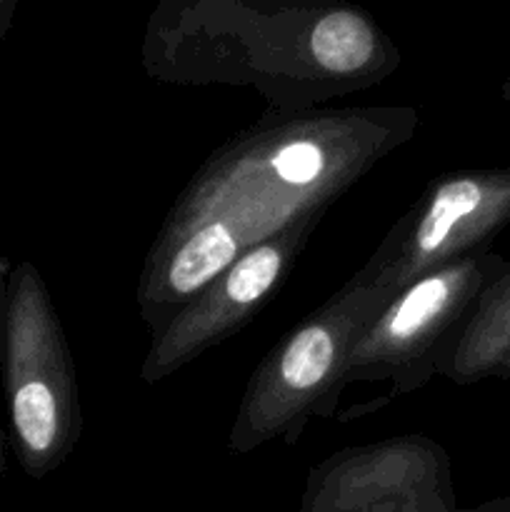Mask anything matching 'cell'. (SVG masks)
<instances>
[{"instance_id":"1","label":"cell","mask_w":510,"mask_h":512,"mask_svg":"<svg viewBox=\"0 0 510 512\" xmlns=\"http://www.w3.org/2000/svg\"><path fill=\"white\" fill-rule=\"evenodd\" d=\"M410 108L343 110L235 138L193 178L155 238L138 285L158 333L250 245L325 213L380 155L403 143Z\"/></svg>"},{"instance_id":"2","label":"cell","mask_w":510,"mask_h":512,"mask_svg":"<svg viewBox=\"0 0 510 512\" xmlns=\"http://www.w3.org/2000/svg\"><path fill=\"white\" fill-rule=\"evenodd\" d=\"M390 298L358 270L290 330L250 375L228 435L230 450L245 455L275 440L295 445L310 420L335 418L350 348Z\"/></svg>"},{"instance_id":"3","label":"cell","mask_w":510,"mask_h":512,"mask_svg":"<svg viewBox=\"0 0 510 512\" xmlns=\"http://www.w3.org/2000/svg\"><path fill=\"white\" fill-rule=\"evenodd\" d=\"M0 365L15 460L30 480H43L78 445L83 410L58 310L30 260L10 268L5 285Z\"/></svg>"},{"instance_id":"4","label":"cell","mask_w":510,"mask_h":512,"mask_svg":"<svg viewBox=\"0 0 510 512\" xmlns=\"http://www.w3.org/2000/svg\"><path fill=\"white\" fill-rule=\"evenodd\" d=\"M500 270L503 263L493 255H473L398 290L350 348L343 370L345 388L383 380L393 383L390 395L423 388L438 375L455 333Z\"/></svg>"},{"instance_id":"5","label":"cell","mask_w":510,"mask_h":512,"mask_svg":"<svg viewBox=\"0 0 510 512\" xmlns=\"http://www.w3.org/2000/svg\"><path fill=\"white\" fill-rule=\"evenodd\" d=\"M510 220V173H453L433 180L393 225L360 273L388 293L478 255Z\"/></svg>"},{"instance_id":"6","label":"cell","mask_w":510,"mask_h":512,"mask_svg":"<svg viewBox=\"0 0 510 512\" xmlns=\"http://www.w3.org/2000/svg\"><path fill=\"white\" fill-rule=\"evenodd\" d=\"M320 218L323 213L305 215L250 245L225 273L153 333L140 380L148 385L160 383L250 323L260 305L283 283Z\"/></svg>"},{"instance_id":"7","label":"cell","mask_w":510,"mask_h":512,"mask_svg":"<svg viewBox=\"0 0 510 512\" xmlns=\"http://www.w3.org/2000/svg\"><path fill=\"white\" fill-rule=\"evenodd\" d=\"M443 450L425 438H390L325 460L308 478L303 512H428L443 508Z\"/></svg>"},{"instance_id":"8","label":"cell","mask_w":510,"mask_h":512,"mask_svg":"<svg viewBox=\"0 0 510 512\" xmlns=\"http://www.w3.org/2000/svg\"><path fill=\"white\" fill-rule=\"evenodd\" d=\"M310 63L330 78L373 80L398 65V53L378 25L355 8H330L305 35Z\"/></svg>"},{"instance_id":"9","label":"cell","mask_w":510,"mask_h":512,"mask_svg":"<svg viewBox=\"0 0 510 512\" xmlns=\"http://www.w3.org/2000/svg\"><path fill=\"white\" fill-rule=\"evenodd\" d=\"M8 260L0 255V343H3V305H5V285H8ZM5 465V430L0 425V470Z\"/></svg>"},{"instance_id":"10","label":"cell","mask_w":510,"mask_h":512,"mask_svg":"<svg viewBox=\"0 0 510 512\" xmlns=\"http://www.w3.org/2000/svg\"><path fill=\"white\" fill-rule=\"evenodd\" d=\"M15 0H0V43H3L5 33H8L10 23H13V13H15Z\"/></svg>"},{"instance_id":"11","label":"cell","mask_w":510,"mask_h":512,"mask_svg":"<svg viewBox=\"0 0 510 512\" xmlns=\"http://www.w3.org/2000/svg\"><path fill=\"white\" fill-rule=\"evenodd\" d=\"M428 512H445V508H438V510H428Z\"/></svg>"}]
</instances>
